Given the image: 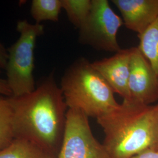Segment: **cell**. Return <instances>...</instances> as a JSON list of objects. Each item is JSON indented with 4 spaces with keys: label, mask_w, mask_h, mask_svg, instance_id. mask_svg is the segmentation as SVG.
<instances>
[{
    "label": "cell",
    "mask_w": 158,
    "mask_h": 158,
    "mask_svg": "<svg viewBox=\"0 0 158 158\" xmlns=\"http://www.w3.org/2000/svg\"><path fill=\"white\" fill-rule=\"evenodd\" d=\"M8 98L12 112L15 138L33 142L57 156L68 107L53 75L45 79L32 92Z\"/></svg>",
    "instance_id": "1"
},
{
    "label": "cell",
    "mask_w": 158,
    "mask_h": 158,
    "mask_svg": "<svg viewBox=\"0 0 158 158\" xmlns=\"http://www.w3.org/2000/svg\"><path fill=\"white\" fill-rule=\"evenodd\" d=\"M97 121L104 132L102 144L110 158H131L156 148L158 103L145 106L123 101Z\"/></svg>",
    "instance_id": "2"
},
{
    "label": "cell",
    "mask_w": 158,
    "mask_h": 158,
    "mask_svg": "<svg viewBox=\"0 0 158 158\" xmlns=\"http://www.w3.org/2000/svg\"><path fill=\"white\" fill-rule=\"evenodd\" d=\"M60 89L68 108L80 110L89 117L98 118L119 104L111 87L85 58L78 59L68 68Z\"/></svg>",
    "instance_id": "3"
},
{
    "label": "cell",
    "mask_w": 158,
    "mask_h": 158,
    "mask_svg": "<svg viewBox=\"0 0 158 158\" xmlns=\"http://www.w3.org/2000/svg\"><path fill=\"white\" fill-rule=\"evenodd\" d=\"M19 36L8 51L6 81L11 97H19L35 90L34 50L36 40L44 31L43 25L26 20L17 22Z\"/></svg>",
    "instance_id": "4"
},
{
    "label": "cell",
    "mask_w": 158,
    "mask_h": 158,
    "mask_svg": "<svg viewBox=\"0 0 158 158\" xmlns=\"http://www.w3.org/2000/svg\"><path fill=\"white\" fill-rule=\"evenodd\" d=\"M89 15L79 28V40L99 51L115 52L121 49L117 40L123 19L113 11L107 0H92Z\"/></svg>",
    "instance_id": "5"
},
{
    "label": "cell",
    "mask_w": 158,
    "mask_h": 158,
    "mask_svg": "<svg viewBox=\"0 0 158 158\" xmlns=\"http://www.w3.org/2000/svg\"><path fill=\"white\" fill-rule=\"evenodd\" d=\"M89 118L80 110L68 108L57 158H110L103 144L93 135Z\"/></svg>",
    "instance_id": "6"
},
{
    "label": "cell",
    "mask_w": 158,
    "mask_h": 158,
    "mask_svg": "<svg viewBox=\"0 0 158 158\" xmlns=\"http://www.w3.org/2000/svg\"><path fill=\"white\" fill-rule=\"evenodd\" d=\"M127 102L150 106L158 101V74L138 47H132Z\"/></svg>",
    "instance_id": "7"
},
{
    "label": "cell",
    "mask_w": 158,
    "mask_h": 158,
    "mask_svg": "<svg viewBox=\"0 0 158 158\" xmlns=\"http://www.w3.org/2000/svg\"><path fill=\"white\" fill-rule=\"evenodd\" d=\"M132 48L121 49L112 56L91 63L93 67L102 75L111 87L114 93H117L128 101V79L130 61Z\"/></svg>",
    "instance_id": "8"
},
{
    "label": "cell",
    "mask_w": 158,
    "mask_h": 158,
    "mask_svg": "<svg viewBox=\"0 0 158 158\" xmlns=\"http://www.w3.org/2000/svg\"><path fill=\"white\" fill-rule=\"evenodd\" d=\"M126 28L142 34L158 17V0H112Z\"/></svg>",
    "instance_id": "9"
},
{
    "label": "cell",
    "mask_w": 158,
    "mask_h": 158,
    "mask_svg": "<svg viewBox=\"0 0 158 158\" xmlns=\"http://www.w3.org/2000/svg\"><path fill=\"white\" fill-rule=\"evenodd\" d=\"M0 158H57V156L33 142L15 138L8 147L0 151Z\"/></svg>",
    "instance_id": "10"
},
{
    "label": "cell",
    "mask_w": 158,
    "mask_h": 158,
    "mask_svg": "<svg viewBox=\"0 0 158 158\" xmlns=\"http://www.w3.org/2000/svg\"><path fill=\"white\" fill-rule=\"evenodd\" d=\"M138 36L139 39L138 48L158 74V17Z\"/></svg>",
    "instance_id": "11"
},
{
    "label": "cell",
    "mask_w": 158,
    "mask_h": 158,
    "mask_svg": "<svg viewBox=\"0 0 158 158\" xmlns=\"http://www.w3.org/2000/svg\"><path fill=\"white\" fill-rule=\"evenodd\" d=\"M62 9V0H33L30 11L35 23L40 24L46 21L57 22Z\"/></svg>",
    "instance_id": "12"
},
{
    "label": "cell",
    "mask_w": 158,
    "mask_h": 158,
    "mask_svg": "<svg viewBox=\"0 0 158 158\" xmlns=\"http://www.w3.org/2000/svg\"><path fill=\"white\" fill-rule=\"evenodd\" d=\"M15 138L11 107L8 97L0 95V151Z\"/></svg>",
    "instance_id": "13"
},
{
    "label": "cell",
    "mask_w": 158,
    "mask_h": 158,
    "mask_svg": "<svg viewBox=\"0 0 158 158\" xmlns=\"http://www.w3.org/2000/svg\"><path fill=\"white\" fill-rule=\"evenodd\" d=\"M62 9L64 10L70 22L79 28L90 14L92 0H62Z\"/></svg>",
    "instance_id": "14"
},
{
    "label": "cell",
    "mask_w": 158,
    "mask_h": 158,
    "mask_svg": "<svg viewBox=\"0 0 158 158\" xmlns=\"http://www.w3.org/2000/svg\"><path fill=\"white\" fill-rule=\"evenodd\" d=\"M131 158H158V149L153 148L148 149Z\"/></svg>",
    "instance_id": "15"
},
{
    "label": "cell",
    "mask_w": 158,
    "mask_h": 158,
    "mask_svg": "<svg viewBox=\"0 0 158 158\" xmlns=\"http://www.w3.org/2000/svg\"><path fill=\"white\" fill-rule=\"evenodd\" d=\"M8 53L6 48L0 42V72L1 70H6L8 61Z\"/></svg>",
    "instance_id": "16"
},
{
    "label": "cell",
    "mask_w": 158,
    "mask_h": 158,
    "mask_svg": "<svg viewBox=\"0 0 158 158\" xmlns=\"http://www.w3.org/2000/svg\"><path fill=\"white\" fill-rule=\"evenodd\" d=\"M0 95H2L8 97L12 96L11 90L6 79L0 78Z\"/></svg>",
    "instance_id": "17"
},
{
    "label": "cell",
    "mask_w": 158,
    "mask_h": 158,
    "mask_svg": "<svg viewBox=\"0 0 158 158\" xmlns=\"http://www.w3.org/2000/svg\"><path fill=\"white\" fill-rule=\"evenodd\" d=\"M156 148L158 149V134H157V139H156Z\"/></svg>",
    "instance_id": "18"
}]
</instances>
